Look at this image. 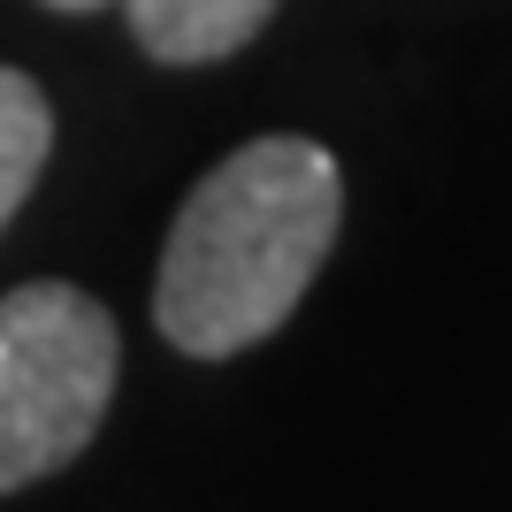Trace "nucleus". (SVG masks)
Here are the masks:
<instances>
[{
	"label": "nucleus",
	"mask_w": 512,
	"mask_h": 512,
	"mask_svg": "<svg viewBox=\"0 0 512 512\" xmlns=\"http://www.w3.org/2000/svg\"><path fill=\"white\" fill-rule=\"evenodd\" d=\"M123 337L77 283H16L0 299V490L62 474L100 436Z\"/></svg>",
	"instance_id": "nucleus-2"
},
{
	"label": "nucleus",
	"mask_w": 512,
	"mask_h": 512,
	"mask_svg": "<svg viewBox=\"0 0 512 512\" xmlns=\"http://www.w3.org/2000/svg\"><path fill=\"white\" fill-rule=\"evenodd\" d=\"M46 153H54V107H46V92L23 69H0V230L31 199Z\"/></svg>",
	"instance_id": "nucleus-4"
},
{
	"label": "nucleus",
	"mask_w": 512,
	"mask_h": 512,
	"mask_svg": "<svg viewBox=\"0 0 512 512\" xmlns=\"http://www.w3.org/2000/svg\"><path fill=\"white\" fill-rule=\"evenodd\" d=\"M123 16L153 62L199 69V62H222L237 46H253L260 23L276 16V0H123Z\"/></svg>",
	"instance_id": "nucleus-3"
},
{
	"label": "nucleus",
	"mask_w": 512,
	"mask_h": 512,
	"mask_svg": "<svg viewBox=\"0 0 512 512\" xmlns=\"http://www.w3.org/2000/svg\"><path fill=\"white\" fill-rule=\"evenodd\" d=\"M344 222L337 153L314 138H253L230 161H214L176 207L153 276V321L176 352L230 360L276 337Z\"/></svg>",
	"instance_id": "nucleus-1"
},
{
	"label": "nucleus",
	"mask_w": 512,
	"mask_h": 512,
	"mask_svg": "<svg viewBox=\"0 0 512 512\" xmlns=\"http://www.w3.org/2000/svg\"><path fill=\"white\" fill-rule=\"evenodd\" d=\"M46 8H69V16H92V8H107V0H46Z\"/></svg>",
	"instance_id": "nucleus-5"
}]
</instances>
